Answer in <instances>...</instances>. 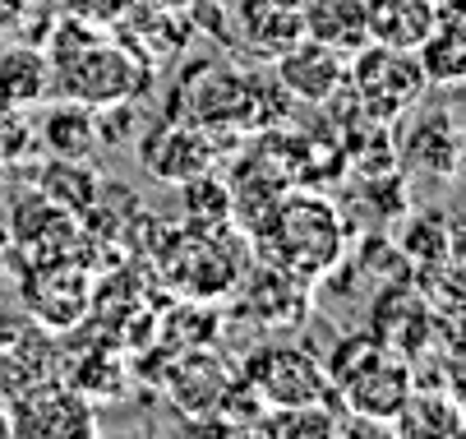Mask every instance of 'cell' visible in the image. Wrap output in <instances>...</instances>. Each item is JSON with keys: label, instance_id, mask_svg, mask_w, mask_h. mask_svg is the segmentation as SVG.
<instances>
[{"label": "cell", "instance_id": "cell-17", "mask_svg": "<svg viewBox=\"0 0 466 439\" xmlns=\"http://www.w3.org/2000/svg\"><path fill=\"white\" fill-rule=\"evenodd\" d=\"M167 389H171L176 407H185V412H194V416H204V421H208V416L218 412L222 393L231 389V370H227L218 356L194 352V356H185V361L171 365Z\"/></svg>", "mask_w": 466, "mask_h": 439}, {"label": "cell", "instance_id": "cell-28", "mask_svg": "<svg viewBox=\"0 0 466 439\" xmlns=\"http://www.w3.org/2000/svg\"><path fill=\"white\" fill-rule=\"evenodd\" d=\"M19 19H24V0H0V33L19 28Z\"/></svg>", "mask_w": 466, "mask_h": 439}, {"label": "cell", "instance_id": "cell-25", "mask_svg": "<svg viewBox=\"0 0 466 439\" xmlns=\"http://www.w3.org/2000/svg\"><path fill=\"white\" fill-rule=\"evenodd\" d=\"M37 153V125L28 120V107L0 102V167H19Z\"/></svg>", "mask_w": 466, "mask_h": 439}, {"label": "cell", "instance_id": "cell-14", "mask_svg": "<svg viewBox=\"0 0 466 439\" xmlns=\"http://www.w3.org/2000/svg\"><path fill=\"white\" fill-rule=\"evenodd\" d=\"M439 19L443 15L434 0H365V28H370V42L379 46L416 51Z\"/></svg>", "mask_w": 466, "mask_h": 439}, {"label": "cell", "instance_id": "cell-12", "mask_svg": "<svg viewBox=\"0 0 466 439\" xmlns=\"http://www.w3.org/2000/svg\"><path fill=\"white\" fill-rule=\"evenodd\" d=\"M402 167L420 171L430 180H457L461 171V125L452 111H425L407 139H402Z\"/></svg>", "mask_w": 466, "mask_h": 439}, {"label": "cell", "instance_id": "cell-6", "mask_svg": "<svg viewBox=\"0 0 466 439\" xmlns=\"http://www.w3.org/2000/svg\"><path fill=\"white\" fill-rule=\"evenodd\" d=\"M407 398H411V361L388 352L383 342L365 361H356L342 380H332V403H338V412L370 416V421H383V425H392V416L402 412Z\"/></svg>", "mask_w": 466, "mask_h": 439}, {"label": "cell", "instance_id": "cell-21", "mask_svg": "<svg viewBox=\"0 0 466 439\" xmlns=\"http://www.w3.org/2000/svg\"><path fill=\"white\" fill-rule=\"evenodd\" d=\"M416 60H420L425 84L457 88L466 79V28H461V15H443L430 28V37L416 46Z\"/></svg>", "mask_w": 466, "mask_h": 439}, {"label": "cell", "instance_id": "cell-15", "mask_svg": "<svg viewBox=\"0 0 466 439\" xmlns=\"http://www.w3.org/2000/svg\"><path fill=\"white\" fill-rule=\"evenodd\" d=\"M102 135H97V111L70 97H56V107L46 111L42 130H37V148H46L51 158H70V162H88L97 153Z\"/></svg>", "mask_w": 466, "mask_h": 439}, {"label": "cell", "instance_id": "cell-24", "mask_svg": "<svg viewBox=\"0 0 466 439\" xmlns=\"http://www.w3.org/2000/svg\"><path fill=\"white\" fill-rule=\"evenodd\" d=\"M180 204H185V213L198 218V222H227V218L236 213L231 185L218 180L213 171H198V176L180 180Z\"/></svg>", "mask_w": 466, "mask_h": 439}, {"label": "cell", "instance_id": "cell-3", "mask_svg": "<svg viewBox=\"0 0 466 439\" xmlns=\"http://www.w3.org/2000/svg\"><path fill=\"white\" fill-rule=\"evenodd\" d=\"M342 88H351L356 111L365 120L392 125L397 116H407L420 102L425 75H420L416 51H397V46L365 42L360 51L347 56V84Z\"/></svg>", "mask_w": 466, "mask_h": 439}, {"label": "cell", "instance_id": "cell-2", "mask_svg": "<svg viewBox=\"0 0 466 439\" xmlns=\"http://www.w3.org/2000/svg\"><path fill=\"white\" fill-rule=\"evenodd\" d=\"M153 88V70L139 56H129L116 37H93L75 56L51 60V93L84 102L93 111L116 102H139Z\"/></svg>", "mask_w": 466, "mask_h": 439}, {"label": "cell", "instance_id": "cell-20", "mask_svg": "<svg viewBox=\"0 0 466 439\" xmlns=\"http://www.w3.org/2000/svg\"><path fill=\"white\" fill-rule=\"evenodd\" d=\"M51 97V60L42 46L19 42V46H0V102L10 107H33Z\"/></svg>", "mask_w": 466, "mask_h": 439}, {"label": "cell", "instance_id": "cell-8", "mask_svg": "<svg viewBox=\"0 0 466 439\" xmlns=\"http://www.w3.org/2000/svg\"><path fill=\"white\" fill-rule=\"evenodd\" d=\"M273 79L287 88V97L323 107V102L338 97L342 84H347V56L323 46V42L300 37V42H291V46H282L273 56Z\"/></svg>", "mask_w": 466, "mask_h": 439}, {"label": "cell", "instance_id": "cell-29", "mask_svg": "<svg viewBox=\"0 0 466 439\" xmlns=\"http://www.w3.org/2000/svg\"><path fill=\"white\" fill-rule=\"evenodd\" d=\"M10 255H15V240H10V227L0 222V273L10 269Z\"/></svg>", "mask_w": 466, "mask_h": 439}, {"label": "cell", "instance_id": "cell-9", "mask_svg": "<svg viewBox=\"0 0 466 439\" xmlns=\"http://www.w3.org/2000/svg\"><path fill=\"white\" fill-rule=\"evenodd\" d=\"M374 338L397 352V356H407V361H420L430 347H434V324L439 315L425 305L420 291L411 287H383V296L374 301V320H370Z\"/></svg>", "mask_w": 466, "mask_h": 439}, {"label": "cell", "instance_id": "cell-16", "mask_svg": "<svg viewBox=\"0 0 466 439\" xmlns=\"http://www.w3.org/2000/svg\"><path fill=\"white\" fill-rule=\"evenodd\" d=\"M300 28L309 42H323L332 51L351 56L370 42L365 0H300Z\"/></svg>", "mask_w": 466, "mask_h": 439}, {"label": "cell", "instance_id": "cell-11", "mask_svg": "<svg viewBox=\"0 0 466 439\" xmlns=\"http://www.w3.org/2000/svg\"><path fill=\"white\" fill-rule=\"evenodd\" d=\"M111 37H116L129 56H139L148 70H157V66H167V60H176V56L185 51L189 24H185V15H176V10H157V5H148V0H139L135 10L120 15V19L111 24Z\"/></svg>", "mask_w": 466, "mask_h": 439}, {"label": "cell", "instance_id": "cell-30", "mask_svg": "<svg viewBox=\"0 0 466 439\" xmlns=\"http://www.w3.org/2000/svg\"><path fill=\"white\" fill-rule=\"evenodd\" d=\"M148 5H157V10H176V15H185L194 0H148Z\"/></svg>", "mask_w": 466, "mask_h": 439}, {"label": "cell", "instance_id": "cell-26", "mask_svg": "<svg viewBox=\"0 0 466 439\" xmlns=\"http://www.w3.org/2000/svg\"><path fill=\"white\" fill-rule=\"evenodd\" d=\"M139 0H56V10L60 15H70V19H84L93 28H111L120 15H129Z\"/></svg>", "mask_w": 466, "mask_h": 439}, {"label": "cell", "instance_id": "cell-7", "mask_svg": "<svg viewBox=\"0 0 466 439\" xmlns=\"http://www.w3.org/2000/svg\"><path fill=\"white\" fill-rule=\"evenodd\" d=\"M24 305L46 329H75L93 310V278L75 260H33L24 273Z\"/></svg>", "mask_w": 466, "mask_h": 439}, {"label": "cell", "instance_id": "cell-18", "mask_svg": "<svg viewBox=\"0 0 466 439\" xmlns=\"http://www.w3.org/2000/svg\"><path fill=\"white\" fill-rule=\"evenodd\" d=\"M466 430L461 403L452 389H411V398L402 403V412L392 416V434L402 439H457Z\"/></svg>", "mask_w": 466, "mask_h": 439}, {"label": "cell", "instance_id": "cell-27", "mask_svg": "<svg viewBox=\"0 0 466 439\" xmlns=\"http://www.w3.org/2000/svg\"><path fill=\"white\" fill-rule=\"evenodd\" d=\"M33 380V374L24 370V352H10V347H0V403H5L15 389H24Z\"/></svg>", "mask_w": 466, "mask_h": 439}, {"label": "cell", "instance_id": "cell-10", "mask_svg": "<svg viewBox=\"0 0 466 439\" xmlns=\"http://www.w3.org/2000/svg\"><path fill=\"white\" fill-rule=\"evenodd\" d=\"M10 240L33 260H60L79 240V218L37 190L10 209Z\"/></svg>", "mask_w": 466, "mask_h": 439}, {"label": "cell", "instance_id": "cell-23", "mask_svg": "<svg viewBox=\"0 0 466 439\" xmlns=\"http://www.w3.org/2000/svg\"><path fill=\"white\" fill-rule=\"evenodd\" d=\"M402 255H407L416 269H420V264H434V260H443V255H457V227H452V218L439 213V209L420 213V218L402 231Z\"/></svg>", "mask_w": 466, "mask_h": 439}, {"label": "cell", "instance_id": "cell-13", "mask_svg": "<svg viewBox=\"0 0 466 439\" xmlns=\"http://www.w3.org/2000/svg\"><path fill=\"white\" fill-rule=\"evenodd\" d=\"M144 171L157 180H189L198 171H213V139L204 135V125H162L139 144Z\"/></svg>", "mask_w": 466, "mask_h": 439}, {"label": "cell", "instance_id": "cell-5", "mask_svg": "<svg viewBox=\"0 0 466 439\" xmlns=\"http://www.w3.org/2000/svg\"><path fill=\"white\" fill-rule=\"evenodd\" d=\"M245 384L258 393L263 407H305V403H332V384L323 361H314L300 347H258L254 356H245ZM342 416V412H338Z\"/></svg>", "mask_w": 466, "mask_h": 439}, {"label": "cell", "instance_id": "cell-19", "mask_svg": "<svg viewBox=\"0 0 466 439\" xmlns=\"http://www.w3.org/2000/svg\"><path fill=\"white\" fill-rule=\"evenodd\" d=\"M240 33L254 51L263 56H278L282 46L300 42L305 28H300V0H240Z\"/></svg>", "mask_w": 466, "mask_h": 439}, {"label": "cell", "instance_id": "cell-22", "mask_svg": "<svg viewBox=\"0 0 466 439\" xmlns=\"http://www.w3.org/2000/svg\"><path fill=\"white\" fill-rule=\"evenodd\" d=\"M37 190L46 199H56L60 209H70L75 218L102 195V176L88 162H70V158H51L37 176Z\"/></svg>", "mask_w": 466, "mask_h": 439}, {"label": "cell", "instance_id": "cell-1", "mask_svg": "<svg viewBox=\"0 0 466 439\" xmlns=\"http://www.w3.org/2000/svg\"><path fill=\"white\" fill-rule=\"evenodd\" d=\"M342 222H338V209L319 195H278L273 199V218L258 227V245L268 250V260L300 278V282H314L323 278L342 255Z\"/></svg>", "mask_w": 466, "mask_h": 439}, {"label": "cell", "instance_id": "cell-4", "mask_svg": "<svg viewBox=\"0 0 466 439\" xmlns=\"http://www.w3.org/2000/svg\"><path fill=\"white\" fill-rule=\"evenodd\" d=\"M10 439H88L97 434L93 403L60 380H28L5 398Z\"/></svg>", "mask_w": 466, "mask_h": 439}]
</instances>
